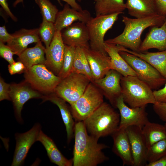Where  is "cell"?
Segmentation results:
<instances>
[{
	"mask_svg": "<svg viewBox=\"0 0 166 166\" xmlns=\"http://www.w3.org/2000/svg\"><path fill=\"white\" fill-rule=\"evenodd\" d=\"M41 129L40 124L37 123L24 133H15L16 147L11 166H20L23 164L30 149L37 141Z\"/></svg>",
	"mask_w": 166,
	"mask_h": 166,
	"instance_id": "8fae6325",
	"label": "cell"
},
{
	"mask_svg": "<svg viewBox=\"0 0 166 166\" xmlns=\"http://www.w3.org/2000/svg\"><path fill=\"white\" fill-rule=\"evenodd\" d=\"M166 17L157 14L151 16L132 18L122 17L125 26L123 32L118 36L105 41V43L118 45L138 52L142 41L141 36L144 30L153 26H161Z\"/></svg>",
	"mask_w": 166,
	"mask_h": 166,
	"instance_id": "7a4b0ae2",
	"label": "cell"
},
{
	"mask_svg": "<svg viewBox=\"0 0 166 166\" xmlns=\"http://www.w3.org/2000/svg\"><path fill=\"white\" fill-rule=\"evenodd\" d=\"M142 132L148 148L156 142L166 138L164 125L149 121L142 128Z\"/></svg>",
	"mask_w": 166,
	"mask_h": 166,
	"instance_id": "83f0119b",
	"label": "cell"
},
{
	"mask_svg": "<svg viewBox=\"0 0 166 166\" xmlns=\"http://www.w3.org/2000/svg\"><path fill=\"white\" fill-rule=\"evenodd\" d=\"M72 73L86 75L80 53L79 47L75 48Z\"/></svg>",
	"mask_w": 166,
	"mask_h": 166,
	"instance_id": "836d02e7",
	"label": "cell"
},
{
	"mask_svg": "<svg viewBox=\"0 0 166 166\" xmlns=\"http://www.w3.org/2000/svg\"><path fill=\"white\" fill-rule=\"evenodd\" d=\"M25 81L39 92L54 93L61 79L48 69L45 64L34 65L24 73Z\"/></svg>",
	"mask_w": 166,
	"mask_h": 166,
	"instance_id": "ba28073f",
	"label": "cell"
},
{
	"mask_svg": "<svg viewBox=\"0 0 166 166\" xmlns=\"http://www.w3.org/2000/svg\"><path fill=\"white\" fill-rule=\"evenodd\" d=\"M12 37V34L8 32L5 26L0 27V42L7 43Z\"/></svg>",
	"mask_w": 166,
	"mask_h": 166,
	"instance_id": "b9f144b4",
	"label": "cell"
},
{
	"mask_svg": "<svg viewBox=\"0 0 166 166\" xmlns=\"http://www.w3.org/2000/svg\"><path fill=\"white\" fill-rule=\"evenodd\" d=\"M84 49L90 68L93 81L103 77L112 69L110 58L108 55L93 50L90 48H84Z\"/></svg>",
	"mask_w": 166,
	"mask_h": 166,
	"instance_id": "d6986e66",
	"label": "cell"
},
{
	"mask_svg": "<svg viewBox=\"0 0 166 166\" xmlns=\"http://www.w3.org/2000/svg\"><path fill=\"white\" fill-rule=\"evenodd\" d=\"M44 101H48L56 105L59 108L62 118L65 127L68 143L70 142L73 135L75 123L70 109H69L66 101L53 93L44 96Z\"/></svg>",
	"mask_w": 166,
	"mask_h": 166,
	"instance_id": "7402d4cb",
	"label": "cell"
},
{
	"mask_svg": "<svg viewBox=\"0 0 166 166\" xmlns=\"http://www.w3.org/2000/svg\"><path fill=\"white\" fill-rule=\"evenodd\" d=\"M164 126L165 127V129H166V123H165V124H164Z\"/></svg>",
	"mask_w": 166,
	"mask_h": 166,
	"instance_id": "7dc6e473",
	"label": "cell"
},
{
	"mask_svg": "<svg viewBox=\"0 0 166 166\" xmlns=\"http://www.w3.org/2000/svg\"><path fill=\"white\" fill-rule=\"evenodd\" d=\"M58 2L63 1L65 2L67 4L69 5L72 8L77 10L80 11L83 10L81 6L77 2V1H80V0H57Z\"/></svg>",
	"mask_w": 166,
	"mask_h": 166,
	"instance_id": "ee69618b",
	"label": "cell"
},
{
	"mask_svg": "<svg viewBox=\"0 0 166 166\" xmlns=\"http://www.w3.org/2000/svg\"><path fill=\"white\" fill-rule=\"evenodd\" d=\"M146 166H166V156L154 161L148 163Z\"/></svg>",
	"mask_w": 166,
	"mask_h": 166,
	"instance_id": "f6af8a7d",
	"label": "cell"
},
{
	"mask_svg": "<svg viewBox=\"0 0 166 166\" xmlns=\"http://www.w3.org/2000/svg\"><path fill=\"white\" fill-rule=\"evenodd\" d=\"M10 97L13 104L16 119L19 123H22L21 111L24 104L30 99L42 98L44 96L25 81L10 85Z\"/></svg>",
	"mask_w": 166,
	"mask_h": 166,
	"instance_id": "7c38bea8",
	"label": "cell"
},
{
	"mask_svg": "<svg viewBox=\"0 0 166 166\" xmlns=\"http://www.w3.org/2000/svg\"><path fill=\"white\" fill-rule=\"evenodd\" d=\"M12 37L7 42L8 46L18 56L30 44L37 43L41 41L38 28H23L12 34Z\"/></svg>",
	"mask_w": 166,
	"mask_h": 166,
	"instance_id": "ffe728a7",
	"label": "cell"
},
{
	"mask_svg": "<svg viewBox=\"0 0 166 166\" xmlns=\"http://www.w3.org/2000/svg\"><path fill=\"white\" fill-rule=\"evenodd\" d=\"M62 39L66 45L90 48L89 36L85 23L74 22L61 31Z\"/></svg>",
	"mask_w": 166,
	"mask_h": 166,
	"instance_id": "2e32d148",
	"label": "cell"
},
{
	"mask_svg": "<svg viewBox=\"0 0 166 166\" xmlns=\"http://www.w3.org/2000/svg\"><path fill=\"white\" fill-rule=\"evenodd\" d=\"M120 51L133 54L145 60L166 79V50L156 52L134 51L120 45Z\"/></svg>",
	"mask_w": 166,
	"mask_h": 166,
	"instance_id": "d4e9b609",
	"label": "cell"
},
{
	"mask_svg": "<svg viewBox=\"0 0 166 166\" xmlns=\"http://www.w3.org/2000/svg\"><path fill=\"white\" fill-rule=\"evenodd\" d=\"M121 84L124 101L130 107L146 106L156 102L152 90L137 76H122Z\"/></svg>",
	"mask_w": 166,
	"mask_h": 166,
	"instance_id": "277c9868",
	"label": "cell"
},
{
	"mask_svg": "<svg viewBox=\"0 0 166 166\" xmlns=\"http://www.w3.org/2000/svg\"><path fill=\"white\" fill-rule=\"evenodd\" d=\"M38 29L40 40L47 48L49 46L56 31L54 23L42 19Z\"/></svg>",
	"mask_w": 166,
	"mask_h": 166,
	"instance_id": "d6a6232c",
	"label": "cell"
},
{
	"mask_svg": "<svg viewBox=\"0 0 166 166\" xmlns=\"http://www.w3.org/2000/svg\"><path fill=\"white\" fill-rule=\"evenodd\" d=\"M125 5L128 14L135 18L159 14L155 0H126Z\"/></svg>",
	"mask_w": 166,
	"mask_h": 166,
	"instance_id": "cb8c5ba5",
	"label": "cell"
},
{
	"mask_svg": "<svg viewBox=\"0 0 166 166\" xmlns=\"http://www.w3.org/2000/svg\"><path fill=\"white\" fill-rule=\"evenodd\" d=\"M153 93L156 102L166 103V83L163 88L153 91Z\"/></svg>",
	"mask_w": 166,
	"mask_h": 166,
	"instance_id": "ab89813d",
	"label": "cell"
},
{
	"mask_svg": "<svg viewBox=\"0 0 166 166\" xmlns=\"http://www.w3.org/2000/svg\"><path fill=\"white\" fill-rule=\"evenodd\" d=\"M111 135L113 152L121 159L123 166H133L131 145L126 129L118 128Z\"/></svg>",
	"mask_w": 166,
	"mask_h": 166,
	"instance_id": "ac0fdd59",
	"label": "cell"
},
{
	"mask_svg": "<svg viewBox=\"0 0 166 166\" xmlns=\"http://www.w3.org/2000/svg\"><path fill=\"white\" fill-rule=\"evenodd\" d=\"M92 17L88 10L78 11L66 4L57 15L54 23L56 30L61 31L77 21L86 24Z\"/></svg>",
	"mask_w": 166,
	"mask_h": 166,
	"instance_id": "e0dca14e",
	"label": "cell"
},
{
	"mask_svg": "<svg viewBox=\"0 0 166 166\" xmlns=\"http://www.w3.org/2000/svg\"><path fill=\"white\" fill-rule=\"evenodd\" d=\"M79 49L86 76L89 78L91 81L93 82V79L89 62L85 53L84 48L79 47Z\"/></svg>",
	"mask_w": 166,
	"mask_h": 166,
	"instance_id": "74e56055",
	"label": "cell"
},
{
	"mask_svg": "<svg viewBox=\"0 0 166 166\" xmlns=\"http://www.w3.org/2000/svg\"><path fill=\"white\" fill-rule=\"evenodd\" d=\"M45 48L40 41L34 46L27 48L19 56L18 60L25 65L26 71L33 66L38 64H45Z\"/></svg>",
	"mask_w": 166,
	"mask_h": 166,
	"instance_id": "4316f807",
	"label": "cell"
},
{
	"mask_svg": "<svg viewBox=\"0 0 166 166\" xmlns=\"http://www.w3.org/2000/svg\"><path fill=\"white\" fill-rule=\"evenodd\" d=\"M91 82L85 75L72 73L61 79L54 93L71 105L81 96Z\"/></svg>",
	"mask_w": 166,
	"mask_h": 166,
	"instance_id": "9c48e42d",
	"label": "cell"
},
{
	"mask_svg": "<svg viewBox=\"0 0 166 166\" xmlns=\"http://www.w3.org/2000/svg\"><path fill=\"white\" fill-rule=\"evenodd\" d=\"M0 4L7 14L14 21H17V18L10 11L7 0H0Z\"/></svg>",
	"mask_w": 166,
	"mask_h": 166,
	"instance_id": "7bdbcfd3",
	"label": "cell"
},
{
	"mask_svg": "<svg viewBox=\"0 0 166 166\" xmlns=\"http://www.w3.org/2000/svg\"><path fill=\"white\" fill-rule=\"evenodd\" d=\"M146 106L129 107L124 102L122 95L119 97L117 99L116 104V108H117L120 112L118 128L126 129L131 126L142 128L149 121Z\"/></svg>",
	"mask_w": 166,
	"mask_h": 166,
	"instance_id": "30bf717a",
	"label": "cell"
},
{
	"mask_svg": "<svg viewBox=\"0 0 166 166\" xmlns=\"http://www.w3.org/2000/svg\"><path fill=\"white\" fill-rule=\"evenodd\" d=\"M120 114L104 102L83 122L90 135L98 139L111 135L118 128Z\"/></svg>",
	"mask_w": 166,
	"mask_h": 166,
	"instance_id": "3957f363",
	"label": "cell"
},
{
	"mask_svg": "<svg viewBox=\"0 0 166 166\" xmlns=\"http://www.w3.org/2000/svg\"><path fill=\"white\" fill-rule=\"evenodd\" d=\"M151 49L160 51L166 50V18L161 26L151 27L138 52H143Z\"/></svg>",
	"mask_w": 166,
	"mask_h": 166,
	"instance_id": "44dd1931",
	"label": "cell"
},
{
	"mask_svg": "<svg viewBox=\"0 0 166 166\" xmlns=\"http://www.w3.org/2000/svg\"><path fill=\"white\" fill-rule=\"evenodd\" d=\"M103 94L100 89L91 82L81 96L70 105L74 119L83 121L103 102Z\"/></svg>",
	"mask_w": 166,
	"mask_h": 166,
	"instance_id": "5b68a950",
	"label": "cell"
},
{
	"mask_svg": "<svg viewBox=\"0 0 166 166\" xmlns=\"http://www.w3.org/2000/svg\"><path fill=\"white\" fill-rule=\"evenodd\" d=\"M37 141H40L45 148L48 157L52 163L58 166H71L72 159L69 160L61 153L53 140L41 131Z\"/></svg>",
	"mask_w": 166,
	"mask_h": 166,
	"instance_id": "484cf974",
	"label": "cell"
},
{
	"mask_svg": "<svg viewBox=\"0 0 166 166\" xmlns=\"http://www.w3.org/2000/svg\"><path fill=\"white\" fill-rule=\"evenodd\" d=\"M8 69L11 75L21 73L26 71L25 65L20 61L9 64L8 65Z\"/></svg>",
	"mask_w": 166,
	"mask_h": 166,
	"instance_id": "f35d334b",
	"label": "cell"
},
{
	"mask_svg": "<svg viewBox=\"0 0 166 166\" xmlns=\"http://www.w3.org/2000/svg\"><path fill=\"white\" fill-rule=\"evenodd\" d=\"M142 128L135 126L126 130L130 141L133 158V166H145L148 148L142 132Z\"/></svg>",
	"mask_w": 166,
	"mask_h": 166,
	"instance_id": "9a60e30c",
	"label": "cell"
},
{
	"mask_svg": "<svg viewBox=\"0 0 166 166\" xmlns=\"http://www.w3.org/2000/svg\"><path fill=\"white\" fill-rule=\"evenodd\" d=\"M119 13L92 17L86 24L89 32L90 48L108 55L105 48V35L117 20Z\"/></svg>",
	"mask_w": 166,
	"mask_h": 166,
	"instance_id": "8992f818",
	"label": "cell"
},
{
	"mask_svg": "<svg viewBox=\"0 0 166 166\" xmlns=\"http://www.w3.org/2000/svg\"><path fill=\"white\" fill-rule=\"evenodd\" d=\"M10 85L5 82L3 79L0 78V101L5 100H10Z\"/></svg>",
	"mask_w": 166,
	"mask_h": 166,
	"instance_id": "8d00e7d4",
	"label": "cell"
},
{
	"mask_svg": "<svg viewBox=\"0 0 166 166\" xmlns=\"http://www.w3.org/2000/svg\"><path fill=\"white\" fill-rule=\"evenodd\" d=\"M158 13L166 17V0H155Z\"/></svg>",
	"mask_w": 166,
	"mask_h": 166,
	"instance_id": "60d3db41",
	"label": "cell"
},
{
	"mask_svg": "<svg viewBox=\"0 0 166 166\" xmlns=\"http://www.w3.org/2000/svg\"><path fill=\"white\" fill-rule=\"evenodd\" d=\"M74 136L73 166H96L109 160L102 150L109 147L89 135L83 121L75 123Z\"/></svg>",
	"mask_w": 166,
	"mask_h": 166,
	"instance_id": "6da1fadb",
	"label": "cell"
},
{
	"mask_svg": "<svg viewBox=\"0 0 166 166\" xmlns=\"http://www.w3.org/2000/svg\"><path fill=\"white\" fill-rule=\"evenodd\" d=\"M23 2V0H16L13 4V7H15L19 3Z\"/></svg>",
	"mask_w": 166,
	"mask_h": 166,
	"instance_id": "bcb514c9",
	"label": "cell"
},
{
	"mask_svg": "<svg viewBox=\"0 0 166 166\" xmlns=\"http://www.w3.org/2000/svg\"><path fill=\"white\" fill-rule=\"evenodd\" d=\"M119 53L136 73L137 77L152 90L158 89L166 83V79L145 60L125 51H120Z\"/></svg>",
	"mask_w": 166,
	"mask_h": 166,
	"instance_id": "52a82bcc",
	"label": "cell"
},
{
	"mask_svg": "<svg viewBox=\"0 0 166 166\" xmlns=\"http://www.w3.org/2000/svg\"><path fill=\"white\" fill-rule=\"evenodd\" d=\"M65 45L61 36V31H56L49 47L45 48V65L57 75L62 67Z\"/></svg>",
	"mask_w": 166,
	"mask_h": 166,
	"instance_id": "5bb4252c",
	"label": "cell"
},
{
	"mask_svg": "<svg viewBox=\"0 0 166 166\" xmlns=\"http://www.w3.org/2000/svg\"><path fill=\"white\" fill-rule=\"evenodd\" d=\"M105 50L111 59L112 69L120 73L123 76H136L135 71L119 53L120 45L105 42Z\"/></svg>",
	"mask_w": 166,
	"mask_h": 166,
	"instance_id": "603a6c76",
	"label": "cell"
},
{
	"mask_svg": "<svg viewBox=\"0 0 166 166\" xmlns=\"http://www.w3.org/2000/svg\"><path fill=\"white\" fill-rule=\"evenodd\" d=\"M153 109L159 118L166 123V103L156 102L153 104Z\"/></svg>",
	"mask_w": 166,
	"mask_h": 166,
	"instance_id": "d590c367",
	"label": "cell"
},
{
	"mask_svg": "<svg viewBox=\"0 0 166 166\" xmlns=\"http://www.w3.org/2000/svg\"><path fill=\"white\" fill-rule=\"evenodd\" d=\"M75 48L73 46L65 45L62 67L57 75L61 79L72 72Z\"/></svg>",
	"mask_w": 166,
	"mask_h": 166,
	"instance_id": "f546056e",
	"label": "cell"
},
{
	"mask_svg": "<svg viewBox=\"0 0 166 166\" xmlns=\"http://www.w3.org/2000/svg\"><path fill=\"white\" fill-rule=\"evenodd\" d=\"M14 54H15V53L8 46L0 42V56L6 60L9 64L15 62L13 57Z\"/></svg>",
	"mask_w": 166,
	"mask_h": 166,
	"instance_id": "e575fe53",
	"label": "cell"
},
{
	"mask_svg": "<svg viewBox=\"0 0 166 166\" xmlns=\"http://www.w3.org/2000/svg\"><path fill=\"white\" fill-rule=\"evenodd\" d=\"M35 2L40 8L42 19L54 23L59 12L57 7L49 0H35Z\"/></svg>",
	"mask_w": 166,
	"mask_h": 166,
	"instance_id": "4dcf8cb0",
	"label": "cell"
},
{
	"mask_svg": "<svg viewBox=\"0 0 166 166\" xmlns=\"http://www.w3.org/2000/svg\"><path fill=\"white\" fill-rule=\"evenodd\" d=\"M96 16L124 13L125 9L124 0H94Z\"/></svg>",
	"mask_w": 166,
	"mask_h": 166,
	"instance_id": "f1b7e54d",
	"label": "cell"
},
{
	"mask_svg": "<svg viewBox=\"0 0 166 166\" xmlns=\"http://www.w3.org/2000/svg\"><path fill=\"white\" fill-rule=\"evenodd\" d=\"M166 156V138L161 140L148 148L146 160L148 163Z\"/></svg>",
	"mask_w": 166,
	"mask_h": 166,
	"instance_id": "1f68e13d",
	"label": "cell"
},
{
	"mask_svg": "<svg viewBox=\"0 0 166 166\" xmlns=\"http://www.w3.org/2000/svg\"><path fill=\"white\" fill-rule=\"evenodd\" d=\"M122 76L117 71L112 69L103 77L95 80L93 82L115 108L117 99L121 95V81Z\"/></svg>",
	"mask_w": 166,
	"mask_h": 166,
	"instance_id": "4fadbf2b",
	"label": "cell"
}]
</instances>
